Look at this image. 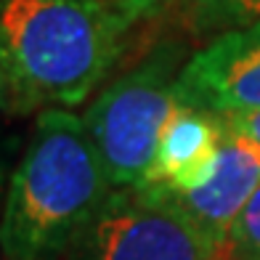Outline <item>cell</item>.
I'll return each instance as SVG.
<instances>
[{
    "label": "cell",
    "instance_id": "obj_1",
    "mask_svg": "<svg viewBox=\"0 0 260 260\" xmlns=\"http://www.w3.org/2000/svg\"><path fill=\"white\" fill-rule=\"evenodd\" d=\"M112 191L82 117L40 109L8 181L0 255L61 260Z\"/></svg>",
    "mask_w": 260,
    "mask_h": 260
},
{
    "label": "cell",
    "instance_id": "obj_2",
    "mask_svg": "<svg viewBox=\"0 0 260 260\" xmlns=\"http://www.w3.org/2000/svg\"><path fill=\"white\" fill-rule=\"evenodd\" d=\"M127 35L101 0H0V67L21 114L80 106L122 58Z\"/></svg>",
    "mask_w": 260,
    "mask_h": 260
},
{
    "label": "cell",
    "instance_id": "obj_3",
    "mask_svg": "<svg viewBox=\"0 0 260 260\" xmlns=\"http://www.w3.org/2000/svg\"><path fill=\"white\" fill-rule=\"evenodd\" d=\"M186 61L183 43H157L136 67L112 80L82 114L114 188H138L149 178L159 136L181 106L175 85Z\"/></svg>",
    "mask_w": 260,
    "mask_h": 260
},
{
    "label": "cell",
    "instance_id": "obj_4",
    "mask_svg": "<svg viewBox=\"0 0 260 260\" xmlns=\"http://www.w3.org/2000/svg\"><path fill=\"white\" fill-rule=\"evenodd\" d=\"M61 260H226V252L168 202L114 188Z\"/></svg>",
    "mask_w": 260,
    "mask_h": 260
},
{
    "label": "cell",
    "instance_id": "obj_5",
    "mask_svg": "<svg viewBox=\"0 0 260 260\" xmlns=\"http://www.w3.org/2000/svg\"><path fill=\"white\" fill-rule=\"evenodd\" d=\"M175 96L181 106L220 117L260 109V21L212 38L194 51Z\"/></svg>",
    "mask_w": 260,
    "mask_h": 260
},
{
    "label": "cell",
    "instance_id": "obj_6",
    "mask_svg": "<svg viewBox=\"0 0 260 260\" xmlns=\"http://www.w3.org/2000/svg\"><path fill=\"white\" fill-rule=\"evenodd\" d=\"M257 186H260V146L252 138H247L239 130L226 125V133H223L215 157V170L207 178V183H202L194 191H181V194L159 186H141V191L154 199H162L178 212H183L197 229H202L226 252L234 223L242 215L244 205L250 202Z\"/></svg>",
    "mask_w": 260,
    "mask_h": 260
},
{
    "label": "cell",
    "instance_id": "obj_7",
    "mask_svg": "<svg viewBox=\"0 0 260 260\" xmlns=\"http://www.w3.org/2000/svg\"><path fill=\"white\" fill-rule=\"evenodd\" d=\"M223 133H226V122L220 114L178 106L162 130L154 165L141 186H159L181 194L207 183L215 170Z\"/></svg>",
    "mask_w": 260,
    "mask_h": 260
},
{
    "label": "cell",
    "instance_id": "obj_8",
    "mask_svg": "<svg viewBox=\"0 0 260 260\" xmlns=\"http://www.w3.org/2000/svg\"><path fill=\"white\" fill-rule=\"evenodd\" d=\"M260 21V0H183L181 24L194 38H220Z\"/></svg>",
    "mask_w": 260,
    "mask_h": 260
},
{
    "label": "cell",
    "instance_id": "obj_9",
    "mask_svg": "<svg viewBox=\"0 0 260 260\" xmlns=\"http://www.w3.org/2000/svg\"><path fill=\"white\" fill-rule=\"evenodd\" d=\"M226 260H260V186L234 223Z\"/></svg>",
    "mask_w": 260,
    "mask_h": 260
},
{
    "label": "cell",
    "instance_id": "obj_10",
    "mask_svg": "<svg viewBox=\"0 0 260 260\" xmlns=\"http://www.w3.org/2000/svg\"><path fill=\"white\" fill-rule=\"evenodd\" d=\"M27 136L29 133H21L14 125V117H0V218H3V202H6L11 173H14L16 162L21 157Z\"/></svg>",
    "mask_w": 260,
    "mask_h": 260
},
{
    "label": "cell",
    "instance_id": "obj_11",
    "mask_svg": "<svg viewBox=\"0 0 260 260\" xmlns=\"http://www.w3.org/2000/svg\"><path fill=\"white\" fill-rule=\"evenodd\" d=\"M101 3L117 16V21L133 32L138 24L154 21L159 14H165L173 0H101Z\"/></svg>",
    "mask_w": 260,
    "mask_h": 260
},
{
    "label": "cell",
    "instance_id": "obj_12",
    "mask_svg": "<svg viewBox=\"0 0 260 260\" xmlns=\"http://www.w3.org/2000/svg\"><path fill=\"white\" fill-rule=\"evenodd\" d=\"M223 120H226V125H229V127L239 130L242 136L252 138L255 144L260 146V109H255V112H236V114H226Z\"/></svg>",
    "mask_w": 260,
    "mask_h": 260
},
{
    "label": "cell",
    "instance_id": "obj_13",
    "mask_svg": "<svg viewBox=\"0 0 260 260\" xmlns=\"http://www.w3.org/2000/svg\"><path fill=\"white\" fill-rule=\"evenodd\" d=\"M0 117H21L19 99H16L14 85H11L3 67H0Z\"/></svg>",
    "mask_w": 260,
    "mask_h": 260
}]
</instances>
